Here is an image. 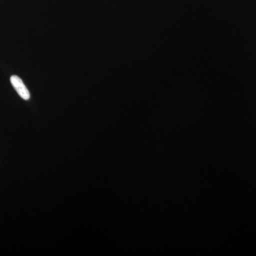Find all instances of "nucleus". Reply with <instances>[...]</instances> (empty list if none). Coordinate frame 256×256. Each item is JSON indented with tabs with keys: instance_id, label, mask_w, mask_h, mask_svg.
<instances>
[{
	"instance_id": "nucleus-1",
	"label": "nucleus",
	"mask_w": 256,
	"mask_h": 256,
	"mask_svg": "<svg viewBox=\"0 0 256 256\" xmlns=\"http://www.w3.org/2000/svg\"><path fill=\"white\" fill-rule=\"evenodd\" d=\"M10 82H11L12 85L13 86V87L22 98L25 100L30 99V92H28L26 86L24 85L22 80L20 77H18V76H12L10 78Z\"/></svg>"
}]
</instances>
